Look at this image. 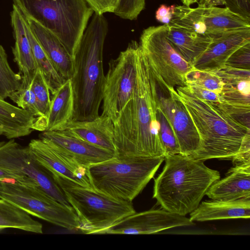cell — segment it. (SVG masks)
<instances>
[{
  "instance_id": "obj_1",
  "label": "cell",
  "mask_w": 250,
  "mask_h": 250,
  "mask_svg": "<svg viewBox=\"0 0 250 250\" xmlns=\"http://www.w3.org/2000/svg\"><path fill=\"white\" fill-rule=\"evenodd\" d=\"M155 80L140 46L132 95L114 124L115 157H165L156 117Z\"/></svg>"
},
{
  "instance_id": "obj_2",
  "label": "cell",
  "mask_w": 250,
  "mask_h": 250,
  "mask_svg": "<svg viewBox=\"0 0 250 250\" xmlns=\"http://www.w3.org/2000/svg\"><path fill=\"white\" fill-rule=\"evenodd\" d=\"M175 88L200 138L199 149L189 156L203 161L231 160L250 147V129L232 118L219 103L200 99L187 85Z\"/></svg>"
},
{
  "instance_id": "obj_3",
  "label": "cell",
  "mask_w": 250,
  "mask_h": 250,
  "mask_svg": "<svg viewBox=\"0 0 250 250\" xmlns=\"http://www.w3.org/2000/svg\"><path fill=\"white\" fill-rule=\"evenodd\" d=\"M108 25L103 15L94 13L73 57L70 79L74 93L72 121H90L99 116L105 77L103 50Z\"/></svg>"
},
{
  "instance_id": "obj_4",
  "label": "cell",
  "mask_w": 250,
  "mask_h": 250,
  "mask_svg": "<svg viewBox=\"0 0 250 250\" xmlns=\"http://www.w3.org/2000/svg\"><path fill=\"white\" fill-rule=\"evenodd\" d=\"M165 165L154 180L153 198L162 208L185 216L195 210L220 172L204 162L181 154L165 157Z\"/></svg>"
},
{
  "instance_id": "obj_5",
  "label": "cell",
  "mask_w": 250,
  "mask_h": 250,
  "mask_svg": "<svg viewBox=\"0 0 250 250\" xmlns=\"http://www.w3.org/2000/svg\"><path fill=\"white\" fill-rule=\"evenodd\" d=\"M165 157H114L88 167L92 189L115 199L131 202L154 177Z\"/></svg>"
},
{
  "instance_id": "obj_6",
  "label": "cell",
  "mask_w": 250,
  "mask_h": 250,
  "mask_svg": "<svg viewBox=\"0 0 250 250\" xmlns=\"http://www.w3.org/2000/svg\"><path fill=\"white\" fill-rule=\"evenodd\" d=\"M21 14L50 31L73 58L94 11L85 0H13Z\"/></svg>"
},
{
  "instance_id": "obj_7",
  "label": "cell",
  "mask_w": 250,
  "mask_h": 250,
  "mask_svg": "<svg viewBox=\"0 0 250 250\" xmlns=\"http://www.w3.org/2000/svg\"><path fill=\"white\" fill-rule=\"evenodd\" d=\"M52 176L75 210L79 230L83 233L99 234L136 212L131 202L115 199L61 176Z\"/></svg>"
},
{
  "instance_id": "obj_8",
  "label": "cell",
  "mask_w": 250,
  "mask_h": 250,
  "mask_svg": "<svg viewBox=\"0 0 250 250\" xmlns=\"http://www.w3.org/2000/svg\"><path fill=\"white\" fill-rule=\"evenodd\" d=\"M0 198L55 225L70 230L79 229V222L72 207L60 203L38 185L0 180Z\"/></svg>"
},
{
  "instance_id": "obj_9",
  "label": "cell",
  "mask_w": 250,
  "mask_h": 250,
  "mask_svg": "<svg viewBox=\"0 0 250 250\" xmlns=\"http://www.w3.org/2000/svg\"><path fill=\"white\" fill-rule=\"evenodd\" d=\"M167 24L144 29L140 46L151 69L170 87L186 85L185 77L193 69L172 47L166 37Z\"/></svg>"
},
{
  "instance_id": "obj_10",
  "label": "cell",
  "mask_w": 250,
  "mask_h": 250,
  "mask_svg": "<svg viewBox=\"0 0 250 250\" xmlns=\"http://www.w3.org/2000/svg\"><path fill=\"white\" fill-rule=\"evenodd\" d=\"M140 44L133 41L118 56L109 62L105 76L102 115L115 124L132 96L136 78L137 60Z\"/></svg>"
},
{
  "instance_id": "obj_11",
  "label": "cell",
  "mask_w": 250,
  "mask_h": 250,
  "mask_svg": "<svg viewBox=\"0 0 250 250\" xmlns=\"http://www.w3.org/2000/svg\"><path fill=\"white\" fill-rule=\"evenodd\" d=\"M168 25L213 38L229 31L250 28V22L226 7L201 3L196 8L176 5Z\"/></svg>"
},
{
  "instance_id": "obj_12",
  "label": "cell",
  "mask_w": 250,
  "mask_h": 250,
  "mask_svg": "<svg viewBox=\"0 0 250 250\" xmlns=\"http://www.w3.org/2000/svg\"><path fill=\"white\" fill-rule=\"evenodd\" d=\"M0 168L28 177L61 203L70 205L51 173L35 158L29 147L14 139L0 142Z\"/></svg>"
},
{
  "instance_id": "obj_13",
  "label": "cell",
  "mask_w": 250,
  "mask_h": 250,
  "mask_svg": "<svg viewBox=\"0 0 250 250\" xmlns=\"http://www.w3.org/2000/svg\"><path fill=\"white\" fill-rule=\"evenodd\" d=\"M151 70L155 80L158 102L173 128L180 154L191 155L198 150L201 145L193 121L175 88L168 86L159 75Z\"/></svg>"
},
{
  "instance_id": "obj_14",
  "label": "cell",
  "mask_w": 250,
  "mask_h": 250,
  "mask_svg": "<svg viewBox=\"0 0 250 250\" xmlns=\"http://www.w3.org/2000/svg\"><path fill=\"white\" fill-rule=\"evenodd\" d=\"M195 225L189 218L162 209L134 213L121 219L100 234H153L171 228Z\"/></svg>"
},
{
  "instance_id": "obj_15",
  "label": "cell",
  "mask_w": 250,
  "mask_h": 250,
  "mask_svg": "<svg viewBox=\"0 0 250 250\" xmlns=\"http://www.w3.org/2000/svg\"><path fill=\"white\" fill-rule=\"evenodd\" d=\"M28 146L36 160L52 175L61 176L82 187L92 189L88 176V167L40 138L31 140Z\"/></svg>"
},
{
  "instance_id": "obj_16",
  "label": "cell",
  "mask_w": 250,
  "mask_h": 250,
  "mask_svg": "<svg viewBox=\"0 0 250 250\" xmlns=\"http://www.w3.org/2000/svg\"><path fill=\"white\" fill-rule=\"evenodd\" d=\"M250 42V28L233 30L213 39L208 49L192 63L193 68L208 71L219 70L237 49Z\"/></svg>"
},
{
  "instance_id": "obj_17",
  "label": "cell",
  "mask_w": 250,
  "mask_h": 250,
  "mask_svg": "<svg viewBox=\"0 0 250 250\" xmlns=\"http://www.w3.org/2000/svg\"><path fill=\"white\" fill-rule=\"evenodd\" d=\"M39 137L86 167L115 157L110 151L92 145L62 131H44Z\"/></svg>"
},
{
  "instance_id": "obj_18",
  "label": "cell",
  "mask_w": 250,
  "mask_h": 250,
  "mask_svg": "<svg viewBox=\"0 0 250 250\" xmlns=\"http://www.w3.org/2000/svg\"><path fill=\"white\" fill-rule=\"evenodd\" d=\"M15 44L12 48L14 61L21 76V89L31 84L38 69L31 46L27 36L24 19L18 7L13 4L11 13Z\"/></svg>"
},
{
  "instance_id": "obj_19",
  "label": "cell",
  "mask_w": 250,
  "mask_h": 250,
  "mask_svg": "<svg viewBox=\"0 0 250 250\" xmlns=\"http://www.w3.org/2000/svg\"><path fill=\"white\" fill-rule=\"evenodd\" d=\"M61 131L116 155L114 124L106 116L99 115L90 121H71Z\"/></svg>"
},
{
  "instance_id": "obj_20",
  "label": "cell",
  "mask_w": 250,
  "mask_h": 250,
  "mask_svg": "<svg viewBox=\"0 0 250 250\" xmlns=\"http://www.w3.org/2000/svg\"><path fill=\"white\" fill-rule=\"evenodd\" d=\"M23 16L59 74L65 81L71 79L74 74L73 58L61 41L53 33L33 19Z\"/></svg>"
},
{
  "instance_id": "obj_21",
  "label": "cell",
  "mask_w": 250,
  "mask_h": 250,
  "mask_svg": "<svg viewBox=\"0 0 250 250\" xmlns=\"http://www.w3.org/2000/svg\"><path fill=\"white\" fill-rule=\"evenodd\" d=\"M250 198L232 201L212 200L205 201L190 213L193 221L204 222L229 219H249Z\"/></svg>"
},
{
  "instance_id": "obj_22",
  "label": "cell",
  "mask_w": 250,
  "mask_h": 250,
  "mask_svg": "<svg viewBox=\"0 0 250 250\" xmlns=\"http://www.w3.org/2000/svg\"><path fill=\"white\" fill-rule=\"evenodd\" d=\"M214 72L221 79L223 87L221 102L243 107H250V70L225 65Z\"/></svg>"
},
{
  "instance_id": "obj_23",
  "label": "cell",
  "mask_w": 250,
  "mask_h": 250,
  "mask_svg": "<svg viewBox=\"0 0 250 250\" xmlns=\"http://www.w3.org/2000/svg\"><path fill=\"white\" fill-rule=\"evenodd\" d=\"M206 195L212 200L225 201L250 198V166L233 167L225 177L210 187Z\"/></svg>"
},
{
  "instance_id": "obj_24",
  "label": "cell",
  "mask_w": 250,
  "mask_h": 250,
  "mask_svg": "<svg viewBox=\"0 0 250 250\" xmlns=\"http://www.w3.org/2000/svg\"><path fill=\"white\" fill-rule=\"evenodd\" d=\"M37 118L34 113L0 99V134L7 139L29 135Z\"/></svg>"
},
{
  "instance_id": "obj_25",
  "label": "cell",
  "mask_w": 250,
  "mask_h": 250,
  "mask_svg": "<svg viewBox=\"0 0 250 250\" xmlns=\"http://www.w3.org/2000/svg\"><path fill=\"white\" fill-rule=\"evenodd\" d=\"M52 95L45 131L61 130L72 121L74 112V98L71 79L66 80Z\"/></svg>"
},
{
  "instance_id": "obj_26",
  "label": "cell",
  "mask_w": 250,
  "mask_h": 250,
  "mask_svg": "<svg viewBox=\"0 0 250 250\" xmlns=\"http://www.w3.org/2000/svg\"><path fill=\"white\" fill-rule=\"evenodd\" d=\"M166 37L174 49L191 64L208 49L213 39L168 24Z\"/></svg>"
},
{
  "instance_id": "obj_27",
  "label": "cell",
  "mask_w": 250,
  "mask_h": 250,
  "mask_svg": "<svg viewBox=\"0 0 250 250\" xmlns=\"http://www.w3.org/2000/svg\"><path fill=\"white\" fill-rule=\"evenodd\" d=\"M11 228L42 233V225L30 214L0 198V229Z\"/></svg>"
},
{
  "instance_id": "obj_28",
  "label": "cell",
  "mask_w": 250,
  "mask_h": 250,
  "mask_svg": "<svg viewBox=\"0 0 250 250\" xmlns=\"http://www.w3.org/2000/svg\"><path fill=\"white\" fill-rule=\"evenodd\" d=\"M24 26L38 67L42 70L48 85L50 92L52 95L64 83L65 80L61 77L54 67L32 33L25 19Z\"/></svg>"
},
{
  "instance_id": "obj_29",
  "label": "cell",
  "mask_w": 250,
  "mask_h": 250,
  "mask_svg": "<svg viewBox=\"0 0 250 250\" xmlns=\"http://www.w3.org/2000/svg\"><path fill=\"white\" fill-rule=\"evenodd\" d=\"M21 86V76L11 68L7 56L3 47L0 45V99L9 97L14 92Z\"/></svg>"
},
{
  "instance_id": "obj_30",
  "label": "cell",
  "mask_w": 250,
  "mask_h": 250,
  "mask_svg": "<svg viewBox=\"0 0 250 250\" xmlns=\"http://www.w3.org/2000/svg\"><path fill=\"white\" fill-rule=\"evenodd\" d=\"M156 117L159 124L160 140L165 157L180 154V148L177 138L167 118L160 106L158 99Z\"/></svg>"
},
{
  "instance_id": "obj_31",
  "label": "cell",
  "mask_w": 250,
  "mask_h": 250,
  "mask_svg": "<svg viewBox=\"0 0 250 250\" xmlns=\"http://www.w3.org/2000/svg\"><path fill=\"white\" fill-rule=\"evenodd\" d=\"M186 85L194 84L220 94L223 82L220 77L213 71L192 69L185 77Z\"/></svg>"
},
{
  "instance_id": "obj_32",
  "label": "cell",
  "mask_w": 250,
  "mask_h": 250,
  "mask_svg": "<svg viewBox=\"0 0 250 250\" xmlns=\"http://www.w3.org/2000/svg\"><path fill=\"white\" fill-rule=\"evenodd\" d=\"M34 93L39 110L47 119L51 105L50 92L42 70L38 68L30 85Z\"/></svg>"
},
{
  "instance_id": "obj_33",
  "label": "cell",
  "mask_w": 250,
  "mask_h": 250,
  "mask_svg": "<svg viewBox=\"0 0 250 250\" xmlns=\"http://www.w3.org/2000/svg\"><path fill=\"white\" fill-rule=\"evenodd\" d=\"M18 106L34 113L41 121L44 128H46V119L41 113L34 93L30 86L25 89L20 88L12 93L9 97Z\"/></svg>"
},
{
  "instance_id": "obj_34",
  "label": "cell",
  "mask_w": 250,
  "mask_h": 250,
  "mask_svg": "<svg viewBox=\"0 0 250 250\" xmlns=\"http://www.w3.org/2000/svg\"><path fill=\"white\" fill-rule=\"evenodd\" d=\"M146 0H118L114 13L125 20H136L145 9Z\"/></svg>"
},
{
  "instance_id": "obj_35",
  "label": "cell",
  "mask_w": 250,
  "mask_h": 250,
  "mask_svg": "<svg viewBox=\"0 0 250 250\" xmlns=\"http://www.w3.org/2000/svg\"><path fill=\"white\" fill-rule=\"evenodd\" d=\"M225 65L237 69L250 70V42L235 51L229 58Z\"/></svg>"
},
{
  "instance_id": "obj_36",
  "label": "cell",
  "mask_w": 250,
  "mask_h": 250,
  "mask_svg": "<svg viewBox=\"0 0 250 250\" xmlns=\"http://www.w3.org/2000/svg\"><path fill=\"white\" fill-rule=\"evenodd\" d=\"M219 104L232 118L250 129V107L236 106L224 102Z\"/></svg>"
},
{
  "instance_id": "obj_37",
  "label": "cell",
  "mask_w": 250,
  "mask_h": 250,
  "mask_svg": "<svg viewBox=\"0 0 250 250\" xmlns=\"http://www.w3.org/2000/svg\"><path fill=\"white\" fill-rule=\"evenodd\" d=\"M224 5L231 12L250 22V0H225Z\"/></svg>"
},
{
  "instance_id": "obj_38",
  "label": "cell",
  "mask_w": 250,
  "mask_h": 250,
  "mask_svg": "<svg viewBox=\"0 0 250 250\" xmlns=\"http://www.w3.org/2000/svg\"><path fill=\"white\" fill-rule=\"evenodd\" d=\"M94 13L103 15L105 13H114L118 0H85Z\"/></svg>"
},
{
  "instance_id": "obj_39",
  "label": "cell",
  "mask_w": 250,
  "mask_h": 250,
  "mask_svg": "<svg viewBox=\"0 0 250 250\" xmlns=\"http://www.w3.org/2000/svg\"><path fill=\"white\" fill-rule=\"evenodd\" d=\"M192 93L200 99L214 103H221L220 94L194 84L188 85Z\"/></svg>"
},
{
  "instance_id": "obj_40",
  "label": "cell",
  "mask_w": 250,
  "mask_h": 250,
  "mask_svg": "<svg viewBox=\"0 0 250 250\" xmlns=\"http://www.w3.org/2000/svg\"><path fill=\"white\" fill-rule=\"evenodd\" d=\"M176 5L167 6L161 5L155 13V18L157 21L164 24H168L174 12Z\"/></svg>"
},
{
  "instance_id": "obj_41",
  "label": "cell",
  "mask_w": 250,
  "mask_h": 250,
  "mask_svg": "<svg viewBox=\"0 0 250 250\" xmlns=\"http://www.w3.org/2000/svg\"><path fill=\"white\" fill-rule=\"evenodd\" d=\"M13 180L23 183L38 185L35 181L28 177L0 168V180Z\"/></svg>"
},
{
  "instance_id": "obj_42",
  "label": "cell",
  "mask_w": 250,
  "mask_h": 250,
  "mask_svg": "<svg viewBox=\"0 0 250 250\" xmlns=\"http://www.w3.org/2000/svg\"><path fill=\"white\" fill-rule=\"evenodd\" d=\"M184 5L190 6L191 5L199 2L200 0H181Z\"/></svg>"
},
{
  "instance_id": "obj_43",
  "label": "cell",
  "mask_w": 250,
  "mask_h": 250,
  "mask_svg": "<svg viewBox=\"0 0 250 250\" xmlns=\"http://www.w3.org/2000/svg\"></svg>"
}]
</instances>
